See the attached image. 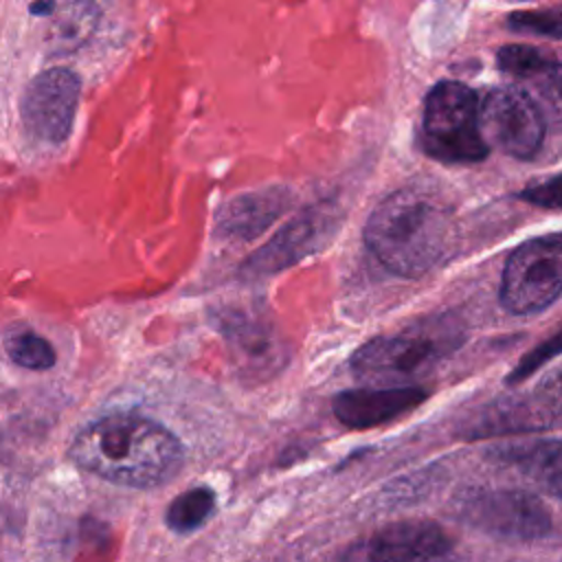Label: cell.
<instances>
[{
  "label": "cell",
  "mask_w": 562,
  "mask_h": 562,
  "mask_svg": "<svg viewBox=\"0 0 562 562\" xmlns=\"http://www.w3.org/2000/svg\"><path fill=\"white\" fill-rule=\"evenodd\" d=\"M426 400L419 386H364L342 391L334 397V415L347 428H373L386 424Z\"/></svg>",
  "instance_id": "30bf717a"
},
{
  "label": "cell",
  "mask_w": 562,
  "mask_h": 562,
  "mask_svg": "<svg viewBox=\"0 0 562 562\" xmlns=\"http://www.w3.org/2000/svg\"><path fill=\"white\" fill-rule=\"evenodd\" d=\"M57 13L53 15L50 44L59 50H68L79 46L92 31L97 7L92 4H57Z\"/></svg>",
  "instance_id": "ac0fdd59"
},
{
  "label": "cell",
  "mask_w": 562,
  "mask_h": 562,
  "mask_svg": "<svg viewBox=\"0 0 562 562\" xmlns=\"http://www.w3.org/2000/svg\"><path fill=\"white\" fill-rule=\"evenodd\" d=\"M215 509V494L209 487H191L176 496L167 507L165 522L176 533H187L198 529Z\"/></svg>",
  "instance_id": "e0dca14e"
},
{
  "label": "cell",
  "mask_w": 562,
  "mask_h": 562,
  "mask_svg": "<svg viewBox=\"0 0 562 562\" xmlns=\"http://www.w3.org/2000/svg\"><path fill=\"white\" fill-rule=\"evenodd\" d=\"M459 516L479 531L509 540H533L551 529L547 505L520 490H474L459 501Z\"/></svg>",
  "instance_id": "8992f818"
},
{
  "label": "cell",
  "mask_w": 562,
  "mask_h": 562,
  "mask_svg": "<svg viewBox=\"0 0 562 562\" xmlns=\"http://www.w3.org/2000/svg\"><path fill=\"white\" fill-rule=\"evenodd\" d=\"M336 228L334 211L312 209L288 224L266 248L248 259L252 272H277L321 248Z\"/></svg>",
  "instance_id": "8fae6325"
},
{
  "label": "cell",
  "mask_w": 562,
  "mask_h": 562,
  "mask_svg": "<svg viewBox=\"0 0 562 562\" xmlns=\"http://www.w3.org/2000/svg\"><path fill=\"white\" fill-rule=\"evenodd\" d=\"M68 457L81 470L127 487H156L182 468V446L162 424L134 415L114 413L83 426Z\"/></svg>",
  "instance_id": "6da1fadb"
},
{
  "label": "cell",
  "mask_w": 562,
  "mask_h": 562,
  "mask_svg": "<svg viewBox=\"0 0 562 562\" xmlns=\"http://www.w3.org/2000/svg\"><path fill=\"white\" fill-rule=\"evenodd\" d=\"M0 446H2V435H0Z\"/></svg>",
  "instance_id": "cb8c5ba5"
},
{
  "label": "cell",
  "mask_w": 562,
  "mask_h": 562,
  "mask_svg": "<svg viewBox=\"0 0 562 562\" xmlns=\"http://www.w3.org/2000/svg\"><path fill=\"white\" fill-rule=\"evenodd\" d=\"M422 147L441 162H481L490 145L479 123L476 94L459 81H439L424 99Z\"/></svg>",
  "instance_id": "277c9868"
},
{
  "label": "cell",
  "mask_w": 562,
  "mask_h": 562,
  "mask_svg": "<svg viewBox=\"0 0 562 562\" xmlns=\"http://www.w3.org/2000/svg\"><path fill=\"white\" fill-rule=\"evenodd\" d=\"M555 400L549 402L536 397H512L503 404L490 406V411L476 422V435H507V432H533L555 424Z\"/></svg>",
  "instance_id": "5bb4252c"
},
{
  "label": "cell",
  "mask_w": 562,
  "mask_h": 562,
  "mask_svg": "<svg viewBox=\"0 0 562 562\" xmlns=\"http://www.w3.org/2000/svg\"><path fill=\"white\" fill-rule=\"evenodd\" d=\"M503 75L529 83L536 90L562 97V53L533 44H505L496 53Z\"/></svg>",
  "instance_id": "7c38bea8"
},
{
  "label": "cell",
  "mask_w": 562,
  "mask_h": 562,
  "mask_svg": "<svg viewBox=\"0 0 562 562\" xmlns=\"http://www.w3.org/2000/svg\"><path fill=\"white\" fill-rule=\"evenodd\" d=\"M562 353V329L558 334H553L549 340H544L542 345H538L533 351H529L514 369L512 373L505 378L507 384H518L522 380H527L533 371H538L542 364H547L549 360H553L555 356Z\"/></svg>",
  "instance_id": "44dd1931"
},
{
  "label": "cell",
  "mask_w": 562,
  "mask_h": 562,
  "mask_svg": "<svg viewBox=\"0 0 562 562\" xmlns=\"http://www.w3.org/2000/svg\"><path fill=\"white\" fill-rule=\"evenodd\" d=\"M553 400L560 402V408H562V375H560V384L553 389Z\"/></svg>",
  "instance_id": "603a6c76"
},
{
  "label": "cell",
  "mask_w": 562,
  "mask_h": 562,
  "mask_svg": "<svg viewBox=\"0 0 562 562\" xmlns=\"http://www.w3.org/2000/svg\"><path fill=\"white\" fill-rule=\"evenodd\" d=\"M562 294V233L522 241L501 279V303L512 314H536Z\"/></svg>",
  "instance_id": "5b68a950"
},
{
  "label": "cell",
  "mask_w": 562,
  "mask_h": 562,
  "mask_svg": "<svg viewBox=\"0 0 562 562\" xmlns=\"http://www.w3.org/2000/svg\"><path fill=\"white\" fill-rule=\"evenodd\" d=\"M452 544L450 533L432 520H402L369 540L367 558L369 562H439Z\"/></svg>",
  "instance_id": "9c48e42d"
},
{
  "label": "cell",
  "mask_w": 562,
  "mask_h": 562,
  "mask_svg": "<svg viewBox=\"0 0 562 562\" xmlns=\"http://www.w3.org/2000/svg\"><path fill=\"white\" fill-rule=\"evenodd\" d=\"M288 200V193L281 189L246 193L231 200L217 215L220 235L231 239H252L283 213Z\"/></svg>",
  "instance_id": "4fadbf2b"
},
{
  "label": "cell",
  "mask_w": 562,
  "mask_h": 562,
  "mask_svg": "<svg viewBox=\"0 0 562 562\" xmlns=\"http://www.w3.org/2000/svg\"><path fill=\"white\" fill-rule=\"evenodd\" d=\"M4 349L7 356L24 369H33V371H42V369H50L57 360L53 345L35 334L29 327H22L18 331H9L4 338Z\"/></svg>",
  "instance_id": "d6986e66"
},
{
  "label": "cell",
  "mask_w": 562,
  "mask_h": 562,
  "mask_svg": "<svg viewBox=\"0 0 562 562\" xmlns=\"http://www.w3.org/2000/svg\"><path fill=\"white\" fill-rule=\"evenodd\" d=\"M518 198L527 204L540 206V209H551V211H562V171L553 173L544 180H538L529 187H525Z\"/></svg>",
  "instance_id": "7402d4cb"
},
{
  "label": "cell",
  "mask_w": 562,
  "mask_h": 562,
  "mask_svg": "<svg viewBox=\"0 0 562 562\" xmlns=\"http://www.w3.org/2000/svg\"><path fill=\"white\" fill-rule=\"evenodd\" d=\"M454 224L450 211L428 193L400 189L369 215L364 241L375 259L397 277L417 279L450 250Z\"/></svg>",
  "instance_id": "7a4b0ae2"
},
{
  "label": "cell",
  "mask_w": 562,
  "mask_h": 562,
  "mask_svg": "<svg viewBox=\"0 0 562 562\" xmlns=\"http://www.w3.org/2000/svg\"><path fill=\"white\" fill-rule=\"evenodd\" d=\"M498 459L520 470L544 492L562 498V441H529L505 446Z\"/></svg>",
  "instance_id": "9a60e30c"
},
{
  "label": "cell",
  "mask_w": 562,
  "mask_h": 562,
  "mask_svg": "<svg viewBox=\"0 0 562 562\" xmlns=\"http://www.w3.org/2000/svg\"><path fill=\"white\" fill-rule=\"evenodd\" d=\"M77 103V75L66 68L44 70L31 79L22 94V123L35 140L59 145L72 130Z\"/></svg>",
  "instance_id": "ba28073f"
},
{
  "label": "cell",
  "mask_w": 562,
  "mask_h": 562,
  "mask_svg": "<svg viewBox=\"0 0 562 562\" xmlns=\"http://www.w3.org/2000/svg\"><path fill=\"white\" fill-rule=\"evenodd\" d=\"M463 340V329L452 318L424 321L395 336H378L364 342L351 358V371L360 382L375 386H404L400 382L437 364Z\"/></svg>",
  "instance_id": "3957f363"
},
{
  "label": "cell",
  "mask_w": 562,
  "mask_h": 562,
  "mask_svg": "<svg viewBox=\"0 0 562 562\" xmlns=\"http://www.w3.org/2000/svg\"><path fill=\"white\" fill-rule=\"evenodd\" d=\"M228 340L237 356L250 364H261L270 360V351L274 349L272 327L259 318L241 321L237 316L231 318V327H226ZM274 353V351H272Z\"/></svg>",
  "instance_id": "2e32d148"
},
{
  "label": "cell",
  "mask_w": 562,
  "mask_h": 562,
  "mask_svg": "<svg viewBox=\"0 0 562 562\" xmlns=\"http://www.w3.org/2000/svg\"><path fill=\"white\" fill-rule=\"evenodd\" d=\"M479 123L487 145L503 154L529 160L538 154L544 136V121L536 103L516 88H492L479 105Z\"/></svg>",
  "instance_id": "52a82bcc"
},
{
  "label": "cell",
  "mask_w": 562,
  "mask_h": 562,
  "mask_svg": "<svg viewBox=\"0 0 562 562\" xmlns=\"http://www.w3.org/2000/svg\"><path fill=\"white\" fill-rule=\"evenodd\" d=\"M507 26L516 33L562 40V9H522L507 15Z\"/></svg>",
  "instance_id": "ffe728a7"
}]
</instances>
